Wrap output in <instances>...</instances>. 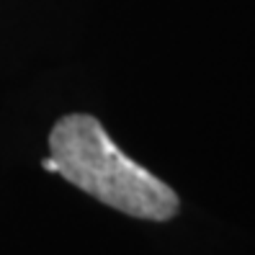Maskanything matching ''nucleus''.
<instances>
[{"label":"nucleus","instance_id":"obj_2","mask_svg":"<svg viewBox=\"0 0 255 255\" xmlns=\"http://www.w3.org/2000/svg\"><path fill=\"white\" fill-rule=\"evenodd\" d=\"M44 165V170H49V173H57V162H54V157H47L41 162Z\"/></svg>","mask_w":255,"mask_h":255},{"label":"nucleus","instance_id":"obj_1","mask_svg":"<svg viewBox=\"0 0 255 255\" xmlns=\"http://www.w3.org/2000/svg\"><path fill=\"white\" fill-rule=\"evenodd\" d=\"M49 157L65 181L122 214L168 222L181 209L178 193L129 160L91 114L59 119L49 134Z\"/></svg>","mask_w":255,"mask_h":255}]
</instances>
